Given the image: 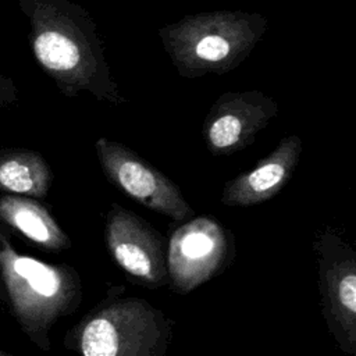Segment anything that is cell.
<instances>
[{
  "mask_svg": "<svg viewBox=\"0 0 356 356\" xmlns=\"http://www.w3.org/2000/svg\"><path fill=\"white\" fill-rule=\"evenodd\" d=\"M278 111V102L261 90L224 92L211 104L203 122L202 134L209 152L227 156L246 149Z\"/></svg>",
  "mask_w": 356,
  "mask_h": 356,
  "instance_id": "obj_7",
  "label": "cell"
},
{
  "mask_svg": "<svg viewBox=\"0 0 356 356\" xmlns=\"http://www.w3.org/2000/svg\"><path fill=\"white\" fill-rule=\"evenodd\" d=\"M14 222L29 238L40 243H51L58 239V231L43 217L42 213L32 207H19L14 213Z\"/></svg>",
  "mask_w": 356,
  "mask_h": 356,
  "instance_id": "obj_11",
  "label": "cell"
},
{
  "mask_svg": "<svg viewBox=\"0 0 356 356\" xmlns=\"http://www.w3.org/2000/svg\"><path fill=\"white\" fill-rule=\"evenodd\" d=\"M267 29L259 13L217 10L188 14L161 26L159 36L179 76L203 78L239 67Z\"/></svg>",
  "mask_w": 356,
  "mask_h": 356,
  "instance_id": "obj_2",
  "label": "cell"
},
{
  "mask_svg": "<svg viewBox=\"0 0 356 356\" xmlns=\"http://www.w3.org/2000/svg\"><path fill=\"white\" fill-rule=\"evenodd\" d=\"M0 182L10 191L25 193L35 188V177L32 170L17 160L4 163L0 167Z\"/></svg>",
  "mask_w": 356,
  "mask_h": 356,
  "instance_id": "obj_12",
  "label": "cell"
},
{
  "mask_svg": "<svg viewBox=\"0 0 356 356\" xmlns=\"http://www.w3.org/2000/svg\"><path fill=\"white\" fill-rule=\"evenodd\" d=\"M231 253V238L216 220L203 216L188 221L174 231L167 246L171 286L191 292L221 273Z\"/></svg>",
  "mask_w": 356,
  "mask_h": 356,
  "instance_id": "obj_6",
  "label": "cell"
},
{
  "mask_svg": "<svg viewBox=\"0 0 356 356\" xmlns=\"http://www.w3.org/2000/svg\"><path fill=\"white\" fill-rule=\"evenodd\" d=\"M172 321L140 298L99 305L79 331L82 356H167Z\"/></svg>",
  "mask_w": 356,
  "mask_h": 356,
  "instance_id": "obj_3",
  "label": "cell"
},
{
  "mask_svg": "<svg viewBox=\"0 0 356 356\" xmlns=\"http://www.w3.org/2000/svg\"><path fill=\"white\" fill-rule=\"evenodd\" d=\"M104 234L115 263L142 285L157 288L168 280L164 238L139 216L114 203Z\"/></svg>",
  "mask_w": 356,
  "mask_h": 356,
  "instance_id": "obj_8",
  "label": "cell"
},
{
  "mask_svg": "<svg viewBox=\"0 0 356 356\" xmlns=\"http://www.w3.org/2000/svg\"><path fill=\"white\" fill-rule=\"evenodd\" d=\"M15 273L28 281L29 288L39 296L53 300L64 296L65 280L54 268L28 257H19L14 261Z\"/></svg>",
  "mask_w": 356,
  "mask_h": 356,
  "instance_id": "obj_10",
  "label": "cell"
},
{
  "mask_svg": "<svg viewBox=\"0 0 356 356\" xmlns=\"http://www.w3.org/2000/svg\"><path fill=\"white\" fill-rule=\"evenodd\" d=\"M32 46L38 61L64 95L88 92L114 106L127 102L106 60L97 25L81 6L67 0H39Z\"/></svg>",
  "mask_w": 356,
  "mask_h": 356,
  "instance_id": "obj_1",
  "label": "cell"
},
{
  "mask_svg": "<svg viewBox=\"0 0 356 356\" xmlns=\"http://www.w3.org/2000/svg\"><path fill=\"white\" fill-rule=\"evenodd\" d=\"M95 149L104 175L129 197L174 221L195 216L181 189L128 146L99 138Z\"/></svg>",
  "mask_w": 356,
  "mask_h": 356,
  "instance_id": "obj_5",
  "label": "cell"
},
{
  "mask_svg": "<svg viewBox=\"0 0 356 356\" xmlns=\"http://www.w3.org/2000/svg\"><path fill=\"white\" fill-rule=\"evenodd\" d=\"M303 142L298 135L284 136L277 147L254 168L228 181L221 202L229 207H248L275 196L292 178L299 163Z\"/></svg>",
  "mask_w": 356,
  "mask_h": 356,
  "instance_id": "obj_9",
  "label": "cell"
},
{
  "mask_svg": "<svg viewBox=\"0 0 356 356\" xmlns=\"http://www.w3.org/2000/svg\"><path fill=\"white\" fill-rule=\"evenodd\" d=\"M318 260L321 313L339 348L356 350V254L334 229L325 228L314 241Z\"/></svg>",
  "mask_w": 356,
  "mask_h": 356,
  "instance_id": "obj_4",
  "label": "cell"
}]
</instances>
